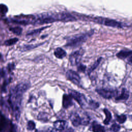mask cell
Wrapping results in <instances>:
<instances>
[{
    "mask_svg": "<svg viewBox=\"0 0 132 132\" xmlns=\"http://www.w3.org/2000/svg\"><path fill=\"white\" fill-rule=\"evenodd\" d=\"M28 88V85L21 83L12 88L10 92L9 103L16 120L20 116V109L23 94Z\"/></svg>",
    "mask_w": 132,
    "mask_h": 132,
    "instance_id": "obj_1",
    "label": "cell"
},
{
    "mask_svg": "<svg viewBox=\"0 0 132 132\" xmlns=\"http://www.w3.org/2000/svg\"><path fill=\"white\" fill-rule=\"evenodd\" d=\"M93 34V30H91L90 31L86 33L73 37L68 40L65 46L70 48H75L78 47L84 43Z\"/></svg>",
    "mask_w": 132,
    "mask_h": 132,
    "instance_id": "obj_2",
    "label": "cell"
},
{
    "mask_svg": "<svg viewBox=\"0 0 132 132\" xmlns=\"http://www.w3.org/2000/svg\"><path fill=\"white\" fill-rule=\"evenodd\" d=\"M92 21L96 22L98 24H101L104 25H106L107 26L112 27H116V28H122L123 27L122 23L116 21V20L104 18L102 17H95L92 18L91 19Z\"/></svg>",
    "mask_w": 132,
    "mask_h": 132,
    "instance_id": "obj_3",
    "label": "cell"
},
{
    "mask_svg": "<svg viewBox=\"0 0 132 132\" xmlns=\"http://www.w3.org/2000/svg\"><path fill=\"white\" fill-rule=\"evenodd\" d=\"M95 91L102 97L105 99L109 100L113 97H116L118 94V90L117 89L109 88H96Z\"/></svg>",
    "mask_w": 132,
    "mask_h": 132,
    "instance_id": "obj_4",
    "label": "cell"
},
{
    "mask_svg": "<svg viewBox=\"0 0 132 132\" xmlns=\"http://www.w3.org/2000/svg\"><path fill=\"white\" fill-rule=\"evenodd\" d=\"M68 93L72 98L75 100L81 107L85 106L87 101L83 94L72 89H69Z\"/></svg>",
    "mask_w": 132,
    "mask_h": 132,
    "instance_id": "obj_5",
    "label": "cell"
},
{
    "mask_svg": "<svg viewBox=\"0 0 132 132\" xmlns=\"http://www.w3.org/2000/svg\"><path fill=\"white\" fill-rule=\"evenodd\" d=\"M65 76L68 80L71 81L75 85L79 86L81 79L77 72L72 70H69L67 71Z\"/></svg>",
    "mask_w": 132,
    "mask_h": 132,
    "instance_id": "obj_6",
    "label": "cell"
},
{
    "mask_svg": "<svg viewBox=\"0 0 132 132\" xmlns=\"http://www.w3.org/2000/svg\"><path fill=\"white\" fill-rule=\"evenodd\" d=\"M84 51L78 50L72 53L69 56V61L71 65H76L80 63Z\"/></svg>",
    "mask_w": 132,
    "mask_h": 132,
    "instance_id": "obj_7",
    "label": "cell"
},
{
    "mask_svg": "<svg viewBox=\"0 0 132 132\" xmlns=\"http://www.w3.org/2000/svg\"><path fill=\"white\" fill-rule=\"evenodd\" d=\"M62 107L64 109H68L73 105V98L69 94H64L62 96Z\"/></svg>",
    "mask_w": 132,
    "mask_h": 132,
    "instance_id": "obj_8",
    "label": "cell"
},
{
    "mask_svg": "<svg viewBox=\"0 0 132 132\" xmlns=\"http://www.w3.org/2000/svg\"><path fill=\"white\" fill-rule=\"evenodd\" d=\"M70 120L75 127H77L81 124V118L76 112H72L70 115Z\"/></svg>",
    "mask_w": 132,
    "mask_h": 132,
    "instance_id": "obj_9",
    "label": "cell"
},
{
    "mask_svg": "<svg viewBox=\"0 0 132 132\" xmlns=\"http://www.w3.org/2000/svg\"><path fill=\"white\" fill-rule=\"evenodd\" d=\"M129 96V93L126 88H122L120 94L115 97V100L117 101H125L128 100Z\"/></svg>",
    "mask_w": 132,
    "mask_h": 132,
    "instance_id": "obj_10",
    "label": "cell"
},
{
    "mask_svg": "<svg viewBox=\"0 0 132 132\" xmlns=\"http://www.w3.org/2000/svg\"><path fill=\"white\" fill-rule=\"evenodd\" d=\"M54 127L57 130H63L67 127L68 123L63 120H57L53 123Z\"/></svg>",
    "mask_w": 132,
    "mask_h": 132,
    "instance_id": "obj_11",
    "label": "cell"
},
{
    "mask_svg": "<svg viewBox=\"0 0 132 132\" xmlns=\"http://www.w3.org/2000/svg\"><path fill=\"white\" fill-rule=\"evenodd\" d=\"M89 129L93 132H105L106 129L105 127L97 123L96 121H93L89 128Z\"/></svg>",
    "mask_w": 132,
    "mask_h": 132,
    "instance_id": "obj_12",
    "label": "cell"
},
{
    "mask_svg": "<svg viewBox=\"0 0 132 132\" xmlns=\"http://www.w3.org/2000/svg\"><path fill=\"white\" fill-rule=\"evenodd\" d=\"M132 54L131 50H122L116 54L117 57L121 59H125L129 57Z\"/></svg>",
    "mask_w": 132,
    "mask_h": 132,
    "instance_id": "obj_13",
    "label": "cell"
},
{
    "mask_svg": "<svg viewBox=\"0 0 132 132\" xmlns=\"http://www.w3.org/2000/svg\"><path fill=\"white\" fill-rule=\"evenodd\" d=\"M55 57L58 59H62L67 55L66 52L61 47H57L54 52Z\"/></svg>",
    "mask_w": 132,
    "mask_h": 132,
    "instance_id": "obj_14",
    "label": "cell"
},
{
    "mask_svg": "<svg viewBox=\"0 0 132 132\" xmlns=\"http://www.w3.org/2000/svg\"><path fill=\"white\" fill-rule=\"evenodd\" d=\"M102 59V57L98 58L93 63V64L90 67V68L88 69V71H87L88 75H90L91 74V73L93 71H94L97 68V67L99 65L100 62H101Z\"/></svg>",
    "mask_w": 132,
    "mask_h": 132,
    "instance_id": "obj_15",
    "label": "cell"
},
{
    "mask_svg": "<svg viewBox=\"0 0 132 132\" xmlns=\"http://www.w3.org/2000/svg\"><path fill=\"white\" fill-rule=\"evenodd\" d=\"M103 112L105 113V115L106 116V118L104 119L103 123L105 125H107L109 124L112 118V116H111V112L107 108L103 109Z\"/></svg>",
    "mask_w": 132,
    "mask_h": 132,
    "instance_id": "obj_16",
    "label": "cell"
},
{
    "mask_svg": "<svg viewBox=\"0 0 132 132\" xmlns=\"http://www.w3.org/2000/svg\"><path fill=\"white\" fill-rule=\"evenodd\" d=\"M115 117L116 120L120 123V124H123L124 123L127 119V117L124 114H122L120 115L115 114Z\"/></svg>",
    "mask_w": 132,
    "mask_h": 132,
    "instance_id": "obj_17",
    "label": "cell"
},
{
    "mask_svg": "<svg viewBox=\"0 0 132 132\" xmlns=\"http://www.w3.org/2000/svg\"><path fill=\"white\" fill-rule=\"evenodd\" d=\"M88 104H89V106L90 107V108L93 109H97L100 107V103L93 100H89L88 102Z\"/></svg>",
    "mask_w": 132,
    "mask_h": 132,
    "instance_id": "obj_18",
    "label": "cell"
},
{
    "mask_svg": "<svg viewBox=\"0 0 132 132\" xmlns=\"http://www.w3.org/2000/svg\"><path fill=\"white\" fill-rule=\"evenodd\" d=\"M81 118V125L86 126L89 123L90 119V117L87 114H85L83 117H82Z\"/></svg>",
    "mask_w": 132,
    "mask_h": 132,
    "instance_id": "obj_19",
    "label": "cell"
},
{
    "mask_svg": "<svg viewBox=\"0 0 132 132\" xmlns=\"http://www.w3.org/2000/svg\"><path fill=\"white\" fill-rule=\"evenodd\" d=\"M18 41V39L16 38H12V39H10L9 40H6L5 43L4 44L7 45V46H10L14 44L15 43H16Z\"/></svg>",
    "mask_w": 132,
    "mask_h": 132,
    "instance_id": "obj_20",
    "label": "cell"
},
{
    "mask_svg": "<svg viewBox=\"0 0 132 132\" xmlns=\"http://www.w3.org/2000/svg\"><path fill=\"white\" fill-rule=\"evenodd\" d=\"M121 129V126L120 125L117 124V123H113L111 125L110 130L111 132H118Z\"/></svg>",
    "mask_w": 132,
    "mask_h": 132,
    "instance_id": "obj_21",
    "label": "cell"
},
{
    "mask_svg": "<svg viewBox=\"0 0 132 132\" xmlns=\"http://www.w3.org/2000/svg\"><path fill=\"white\" fill-rule=\"evenodd\" d=\"M10 30L14 34H16V35H21L22 31V29L20 27H15L10 28Z\"/></svg>",
    "mask_w": 132,
    "mask_h": 132,
    "instance_id": "obj_22",
    "label": "cell"
},
{
    "mask_svg": "<svg viewBox=\"0 0 132 132\" xmlns=\"http://www.w3.org/2000/svg\"><path fill=\"white\" fill-rule=\"evenodd\" d=\"M35 123L33 121H29L27 125V129L28 130H32L35 128Z\"/></svg>",
    "mask_w": 132,
    "mask_h": 132,
    "instance_id": "obj_23",
    "label": "cell"
},
{
    "mask_svg": "<svg viewBox=\"0 0 132 132\" xmlns=\"http://www.w3.org/2000/svg\"><path fill=\"white\" fill-rule=\"evenodd\" d=\"M87 67L86 65L82 64V63H79L77 64V71L81 73H85L86 71Z\"/></svg>",
    "mask_w": 132,
    "mask_h": 132,
    "instance_id": "obj_24",
    "label": "cell"
},
{
    "mask_svg": "<svg viewBox=\"0 0 132 132\" xmlns=\"http://www.w3.org/2000/svg\"><path fill=\"white\" fill-rule=\"evenodd\" d=\"M7 7L4 4H0V13L2 14H5L7 12Z\"/></svg>",
    "mask_w": 132,
    "mask_h": 132,
    "instance_id": "obj_25",
    "label": "cell"
},
{
    "mask_svg": "<svg viewBox=\"0 0 132 132\" xmlns=\"http://www.w3.org/2000/svg\"><path fill=\"white\" fill-rule=\"evenodd\" d=\"M47 116L48 114L44 112H41L38 116V119L40 120H44V121H47Z\"/></svg>",
    "mask_w": 132,
    "mask_h": 132,
    "instance_id": "obj_26",
    "label": "cell"
},
{
    "mask_svg": "<svg viewBox=\"0 0 132 132\" xmlns=\"http://www.w3.org/2000/svg\"><path fill=\"white\" fill-rule=\"evenodd\" d=\"M43 28H44V27L42 28H40V29H36V30H33L31 32L28 33L27 34V35H35V34H39L40 31H41L43 29Z\"/></svg>",
    "mask_w": 132,
    "mask_h": 132,
    "instance_id": "obj_27",
    "label": "cell"
},
{
    "mask_svg": "<svg viewBox=\"0 0 132 132\" xmlns=\"http://www.w3.org/2000/svg\"><path fill=\"white\" fill-rule=\"evenodd\" d=\"M57 130H56L54 127L53 128V127H49L47 130V131L46 132H57Z\"/></svg>",
    "mask_w": 132,
    "mask_h": 132,
    "instance_id": "obj_28",
    "label": "cell"
},
{
    "mask_svg": "<svg viewBox=\"0 0 132 132\" xmlns=\"http://www.w3.org/2000/svg\"><path fill=\"white\" fill-rule=\"evenodd\" d=\"M127 62L129 64L132 65V54L129 57L127 58Z\"/></svg>",
    "mask_w": 132,
    "mask_h": 132,
    "instance_id": "obj_29",
    "label": "cell"
},
{
    "mask_svg": "<svg viewBox=\"0 0 132 132\" xmlns=\"http://www.w3.org/2000/svg\"><path fill=\"white\" fill-rule=\"evenodd\" d=\"M1 57H2V56H1V54H0V59H1Z\"/></svg>",
    "mask_w": 132,
    "mask_h": 132,
    "instance_id": "obj_30",
    "label": "cell"
}]
</instances>
